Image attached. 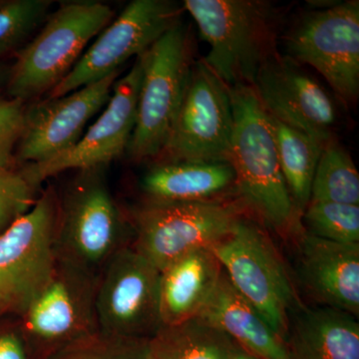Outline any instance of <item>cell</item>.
<instances>
[{
  "mask_svg": "<svg viewBox=\"0 0 359 359\" xmlns=\"http://www.w3.org/2000/svg\"><path fill=\"white\" fill-rule=\"evenodd\" d=\"M0 359H30L18 318L14 325L0 327Z\"/></svg>",
  "mask_w": 359,
  "mask_h": 359,
  "instance_id": "f546056e",
  "label": "cell"
},
{
  "mask_svg": "<svg viewBox=\"0 0 359 359\" xmlns=\"http://www.w3.org/2000/svg\"><path fill=\"white\" fill-rule=\"evenodd\" d=\"M121 70L58 98L26 105L25 128L16 148V164H41L72 148L85 126L109 101Z\"/></svg>",
  "mask_w": 359,
  "mask_h": 359,
  "instance_id": "9a60e30c",
  "label": "cell"
},
{
  "mask_svg": "<svg viewBox=\"0 0 359 359\" xmlns=\"http://www.w3.org/2000/svg\"><path fill=\"white\" fill-rule=\"evenodd\" d=\"M192 44L190 29L181 20L139 56L143 76L127 149L134 162H154L166 145L195 62Z\"/></svg>",
  "mask_w": 359,
  "mask_h": 359,
  "instance_id": "52a82bcc",
  "label": "cell"
},
{
  "mask_svg": "<svg viewBox=\"0 0 359 359\" xmlns=\"http://www.w3.org/2000/svg\"><path fill=\"white\" fill-rule=\"evenodd\" d=\"M39 191L20 169L0 168V235L34 207Z\"/></svg>",
  "mask_w": 359,
  "mask_h": 359,
  "instance_id": "83f0119b",
  "label": "cell"
},
{
  "mask_svg": "<svg viewBox=\"0 0 359 359\" xmlns=\"http://www.w3.org/2000/svg\"><path fill=\"white\" fill-rule=\"evenodd\" d=\"M183 4L172 0H134L99 33L77 65L48 93L58 98L95 83L121 70L129 59L139 57L181 21Z\"/></svg>",
  "mask_w": 359,
  "mask_h": 359,
  "instance_id": "7c38bea8",
  "label": "cell"
},
{
  "mask_svg": "<svg viewBox=\"0 0 359 359\" xmlns=\"http://www.w3.org/2000/svg\"><path fill=\"white\" fill-rule=\"evenodd\" d=\"M26 103L0 97V168H14L15 152L25 128Z\"/></svg>",
  "mask_w": 359,
  "mask_h": 359,
  "instance_id": "f1b7e54d",
  "label": "cell"
},
{
  "mask_svg": "<svg viewBox=\"0 0 359 359\" xmlns=\"http://www.w3.org/2000/svg\"><path fill=\"white\" fill-rule=\"evenodd\" d=\"M269 116L283 178L295 210L302 217L311 201L314 173L325 147L304 132Z\"/></svg>",
  "mask_w": 359,
  "mask_h": 359,
  "instance_id": "603a6c76",
  "label": "cell"
},
{
  "mask_svg": "<svg viewBox=\"0 0 359 359\" xmlns=\"http://www.w3.org/2000/svg\"><path fill=\"white\" fill-rule=\"evenodd\" d=\"M199 318L257 358L289 359L285 339L235 289L224 271Z\"/></svg>",
  "mask_w": 359,
  "mask_h": 359,
  "instance_id": "ffe728a7",
  "label": "cell"
},
{
  "mask_svg": "<svg viewBox=\"0 0 359 359\" xmlns=\"http://www.w3.org/2000/svg\"><path fill=\"white\" fill-rule=\"evenodd\" d=\"M309 202H332L359 205V174L351 155L337 141L323 149Z\"/></svg>",
  "mask_w": 359,
  "mask_h": 359,
  "instance_id": "cb8c5ba5",
  "label": "cell"
},
{
  "mask_svg": "<svg viewBox=\"0 0 359 359\" xmlns=\"http://www.w3.org/2000/svg\"><path fill=\"white\" fill-rule=\"evenodd\" d=\"M302 229L314 237L359 244V205L332 202H309L301 217Z\"/></svg>",
  "mask_w": 359,
  "mask_h": 359,
  "instance_id": "d4e9b609",
  "label": "cell"
},
{
  "mask_svg": "<svg viewBox=\"0 0 359 359\" xmlns=\"http://www.w3.org/2000/svg\"><path fill=\"white\" fill-rule=\"evenodd\" d=\"M160 273L131 245L118 252L98 276L99 330L128 339H151L162 327Z\"/></svg>",
  "mask_w": 359,
  "mask_h": 359,
  "instance_id": "4fadbf2b",
  "label": "cell"
},
{
  "mask_svg": "<svg viewBox=\"0 0 359 359\" xmlns=\"http://www.w3.org/2000/svg\"><path fill=\"white\" fill-rule=\"evenodd\" d=\"M103 170L78 171L58 196L54 235L57 261L96 276L134 238L128 211L113 197Z\"/></svg>",
  "mask_w": 359,
  "mask_h": 359,
  "instance_id": "3957f363",
  "label": "cell"
},
{
  "mask_svg": "<svg viewBox=\"0 0 359 359\" xmlns=\"http://www.w3.org/2000/svg\"><path fill=\"white\" fill-rule=\"evenodd\" d=\"M98 276L57 261L48 282L18 318L30 359H45L99 332Z\"/></svg>",
  "mask_w": 359,
  "mask_h": 359,
  "instance_id": "9c48e42d",
  "label": "cell"
},
{
  "mask_svg": "<svg viewBox=\"0 0 359 359\" xmlns=\"http://www.w3.org/2000/svg\"><path fill=\"white\" fill-rule=\"evenodd\" d=\"M4 0H0V6H1L2 4H4Z\"/></svg>",
  "mask_w": 359,
  "mask_h": 359,
  "instance_id": "d6a6232c",
  "label": "cell"
},
{
  "mask_svg": "<svg viewBox=\"0 0 359 359\" xmlns=\"http://www.w3.org/2000/svg\"><path fill=\"white\" fill-rule=\"evenodd\" d=\"M148 339L99 332L72 342L45 359H149Z\"/></svg>",
  "mask_w": 359,
  "mask_h": 359,
  "instance_id": "4316f807",
  "label": "cell"
},
{
  "mask_svg": "<svg viewBox=\"0 0 359 359\" xmlns=\"http://www.w3.org/2000/svg\"><path fill=\"white\" fill-rule=\"evenodd\" d=\"M127 211L134 230L131 247L160 271L188 252L211 247L243 219L254 216L241 198L203 202L141 200Z\"/></svg>",
  "mask_w": 359,
  "mask_h": 359,
  "instance_id": "5b68a950",
  "label": "cell"
},
{
  "mask_svg": "<svg viewBox=\"0 0 359 359\" xmlns=\"http://www.w3.org/2000/svg\"><path fill=\"white\" fill-rule=\"evenodd\" d=\"M233 130L228 86L204 61H196L169 139L154 163H229Z\"/></svg>",
  "mask_w": 359,
  "mask_h": 359,
  "instance_id": "8fae6325",
  "label": "cell"
},
{
  "mask_svg": "<svg viewBox=\"0 0 359 359\" xmlns=\"http://www.w3.org/2000/svg\"><path fill=\"white\" fill-rule=\"evenodd\" d=\"M49 0H4L0 6V58L21 49L48 18Z\"/></svg>",
  "mask_w": 359,
  "mask_h": 359,
  "instance_id": "484cf974",
  "label": "cell"
},
{
  "mask_svg": "<svg viewBox=\"0 0 359 359\" xmlns=\"http://www.w3.org/2000/svg\"><path fill=\"white\" fill-rule=\"evenodd\" d=\"M231 359H259L242 347L237 346Z\"/></svg>",
  "mask_w": 359,
  "mask_h": 359,
  "instance_id": "1f68e13d",
  "label": "cell"
},
{
  "mask_svg": "<svg viewBox=\"0 0 359 359\" xmlns=\"http://www.w3.org/2000/svg\"><path fill=\"white\" fill-rule=\"evenodd\" d=\"M143 65L140 57L125 76L116 80L105 110L69 150L41 163L22 165L21 172L35 186L68 170L105 168L128 149L137 119Z\"/></svg>",
  "mask_w": 359,
  "mask_h": 359,
  "instance_id": "5bb4252c",
  "label": "cell"
},
{
  "mask_svg": "<svg viewBox=\"0 0 359 359\" xmlns=\"http://www.w3.org/2000/svg\"><path fill=\"white\" fill-rule=\"evenodd\" d=\"M58 194L48 186L34 207L0 235V318H20L55 268Z\"/></svg>",
  "mask_w": 359,
  "mask_h": 359,
  "instance_id": "30bf717a",
  "label": "cell"
},
{
  "mask_svg": "<svg viewBox=\"0 0 359 359\" xmlns=\"http://www.w3.org/2000/svg\"><path fill=\"white\" fill-rule=\"evenodd\" d=\"M114 16L109 6L96 1L62 4L49 14L36 36L23 46L11 66L6 92L26 103L48 94L77 65L90 40Z\"/></svg>",
  "mask_w": 359,
  "mask_h": 359,
  "instance_id": "277c9868",
  "label": "cell"
},
{
  "mask_svg": "<svg viewBox=\"0 0 359 359\" xmlns=\"http://www.w3.org/2000/svg\"><path fill=\"white\" fill-rule=\"evenodd\" d=\"M299 278L320 306L359 316V244L316 238L306 231L297 237Z\"/></svg>",
  "mask_w": 359,
  "mask_h": 359,
  "instance_id": "e0dca14e",
  "label": "cell"
},
{
  "mask_svg": "<svg viewBox=\"0 0 359 359\" xmlns=\"http://www.w3.org/2000/svg\"><path fill=\"white\" fill-rule=\"evenodd\" d=\"M184 11L209 45L205 65L228 87L254 86L262 66L278 53L282 13L263 0H185Z\"/></svg>",
  "mask_w": 359,
  "mask_h": 359,
  "instance_id": "7a4b0ae2",
  "label": "cell"
},
{
  "mask_svg": "<svg viewBox=\"0 0 359 359\" xmlns=\"http://www.w3.org/2000/svg\"><path fill=\"white\" fill-rule=\"evenodd\" d=\"M355 318L325 306L299 308L285 339L289 359H359Z\"/></svg>",
  "mask_w": 359,
  "mask_h": 359,
  "instance_id": "44dd1931",
  "label": "cell"
},
{
  "mask_svg": "<svg viewBox=\"0 0 359 359\" xmlns=\"http://www.w3.org/2000/svg\"><path fill=\"white\" fill-rule=\"evenodd\" d=\"M233 130L229 163L238 197L264 226L282 238L304 231L280 168L273 126L252 86L228 87Z\"/></svg>",
  "mask_w": 359,
  "mask_h": 359,
  "instance_id": "6da1fadb",
  "label": "cell"
},
{
  "mask_svg": "<svg viewBox=\"0 0 359 359\" xmlns=\"http://www.w3.org/2000/svg\"><path fill=\"white\" fill-rule=\"evenodd\" d=\"M147 346L149 359H231L238 344L197 316L162 325Z\"/></svg>",
  "mask_w": 359,
  "mask_h": 359,
  "instance_id": "7402d4cb",
  "label": "cell"
},
{
  "mask_svg": "<svg viewBox=\"0 0 359 359\" xmlns=\"http://www.w3.org/2000/svg\"><path fill=\"white\" fill-rule=\"evenodd\" d=\"M209 249L235 289L287 339L290 313L299 306V299L282 254L264 224L247 217Z\"/></svg>",
  "mask_w": 359,
  "mask_h": 359,
  "instance_id": "8992f818",
  "label": "cell"
},
{
  "mask_svg": "<svg viewBox=\"0 0 359 359\" xmlns=\"http://www.w3.org/2000/svg\"><path fill=\"white\" fill-rule=\"evenodd\" d=\"M223 268L209 248L193 250L160 271L162 325L199 316L221 280Z\"/></svg>",
  "mask_w": 359,
  "mask_h": 359,
  "instance_id": "d6986e66",
  "label": "cell"
},
{
  "mask_svg": "<svg viewBox=\"0 0 359 359\" xmlns=\"http://www.w3.org/2000/svg\"><path fill=\"white\" fill-rule=\"evenodd\" d=\"M9 75H11V66L0 63V93L2 91H6Z\"/></svg>",
  "mask_w": 359,
  "mask_h": 359,
  "instance_id": "4dcf8cb0",
  "label": "cell"
},
{
  "mask_svg": "<svg viewBox=\"0 0 359 359\" xmlns=\"http://www.w3.org/2000/svg\"><path fill=\"white\" fill-rule=\"evenodd\" d=\"M287 57L325 78L341 102L359 95V1L313 9L295 20L283 36Z\"/></svg>",
  "mask_w": 359,
  "mask_h": 359,
  "instance_id": "ba28073f",
  "label": "cell"
},
{
  "mask_svg": "<svg viewBox=\"0 0 359 359\" xmlns=\"http://www.w3.org/2000/svg\"><path fill=\"white\" fill-rule=\"evenodd\" d=\"M142 200L203 202L240 198L228 162L154 163L140 181Z\"/></svg>",
  "mask_w": 359,
  "mask_h": 359,
  "instance_id": "ac0fdd59",
  "label": "cell"
},
{
  "mask_svg": "<svg viewBox=\"0 0 359 359\" xmlns=\"http://www.w3.org/2000/svg\"><path fill=\"white\" fill-rule=\"evenodd\" d=\"M252 88L269 115L325 147L334 140L337 106L327 89L301 65L278 53L257 72Z\"/></svg>",
  "mask_w": 359,
  "mask_h": 359,
  "instance_id": "2e32d148",
  "label": "cell"
}]
</instances>
